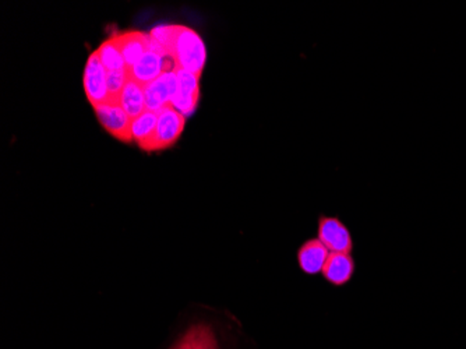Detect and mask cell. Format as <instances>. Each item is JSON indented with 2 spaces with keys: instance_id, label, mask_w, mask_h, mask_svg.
I'll use <instances>...</instances> for the list:
<instances>
[{
  "instance_id": "cell-7",
  "label": "cell",
  "mask_w": 466,
  "mask_h": 349,
  "mask_svg": "<svg viewBox=\"0 0 466 349\" xmlns=\"http://www.w3.org/2000/svg\"><path fill=\"white\" fill-rule=\"evenodd\" d=\"M178 90V74L176 70L165 72L150 84L144 85L146 94L147 110L152 112H160L164 108L170 107V100Z\"/></svg>"
},
{
  "instance_id": "cell-14",
  "label": "cell",
  "mask_w": 466,
  "mask_h": 349,
  "mask_svg": "<svg viewBox=\"0 0 466 349\" xmlns=\"http://www.w3.org/2000/svg\"><path fill=\"white\" fill-rule=\"evenodd\" d=\"M157 121L158 113L149 110L131 121V136H133L134 143L139 144L140 149L146 146L154 136Z\"/></svg>"
},
{
  "instance_id": "cell-2",
  "label": "cell",
  "mask_w": 466,
  "mask_h": 349,
  "mask_svg": "<svg viewBox=\"0 0 466 349\" xmlns=\"http://www.w3.org/2000/svg\"><path fill=\"white\" fill-rule=\"evenodd\" d=\"M186 116L172 107L158 112L157 129L149 143L142 147L144 151H160L172 147L185 131Z\"/></svg>"
},
{
  "instance_id": "cell-11",
  "label": "cell",
  "mask_w": 466,
  "mask_h": 349,
  "mask_svg": "<svg viewBox=\"0 0 466 349\" xmlns=\"http://www.w3.org/2000/svg\"><path fill=\"white\" fill-rule=\"evenodd\" d=\"M328 256H330V250L316 238V239L306 240L299 247L297 263L303 273L307 276H316V274L323 273Z\"/></svg>"
},
{
  "instance_id": "cell-13",
  "label": "cell",
  "mask_w": 466,
  "mask_h": 349,
  "mask_svg": "<svg viewBox=\"0 0 466 349\" xmlns=\"http://www.w3.org/2000/svg\"><path fill=\"white\" fill-rule=\"evenodd\" d=\"M124 112L128 113L131 119H136L147 111L146 94H144V85L137 82L136 80H129L128 84L121 92V100H119Z\"/></svg>"
},
{
  "instance_id": "cell-5",
  "label": "cell",
  "mask_w": 466,
  "mask_h": 349,
  "mask_svg": "<svg viewBox=\"0 0 466 349\" xmlns=\"http://www.w3.org/2000/svg\"><path fill=\"white\" fill-rule=\"evenodd\" d=\"M176 74H178V90L170 100V107L189 118L199 107L201 76L179 69L176 70Z\"/></svg>"
},
{
  "instance_id": "cell-12",
  "label": "cell",
  "mask_w": 466,
  "mask_h": 349,
  "mask_svg": "<svg viewBox=\"0 0 466 349\" xmlns=\"http://www.w3.org/2000/svg\"><path fill=\"white\" fill-rule=\"evenodd\" d=\"M170 349H219L211 325L197 323L183 333Z\"/></svg>"
},
{
  "instance_id": "cell-15",
  "label": "cell",
  "mask_w": 466,
  "mask_h": 349,
  "mask_svg": "<svg viewBox=\"0 0 466 349\" xmlns=\"http://www.w3.org/2000/svg\"><path fill=\"white\" fill-rule=\"evenodd\" d=\"M98 56L102 62L103 67L108 72H115V70L128 69L124 63L123 55H121V49L116 44L115 38L110 37L108 40L103 41L97 49Z\"/></svg>"
},
{
  "instance_id": "cell-1",
  "label": "cell",
  "mask_w": 466,
  "mask_h": 349,
  "mask_svg": "<svg viewBox=\"0 0 466 349\" xmlns=\"http://www.w3.org/2000/svg\"><path fill=\"white\" fill-rule=\"evenodd\" d=\"M170 58L175 62L176 70L201 76L207 63V48L200 34L193 28L179 25Z\"/></svg>"
},
{
  "instance_id": "cell-8",
  "label": "cell",
  "mask_w": 466,
  "mask_h": 349,
  "mask_svg": "<svg viewBox=\"0 0 466 349\" xmlns=\"http://www.w3.org/2000/svg\"><path fill=\"white\" fill-rule=\"evenodd\" d=\"M170 70H176L172 58H164V56L158 55L157 52L149 49L142 58L131 67V76L140 84L147 85Z\"/></svg>"
},
{
  "instance_id": "cell-16",
  "label": "cell",
  "mask_w": 466,
  "mask_h": 349,
  "mask_svg": "<svg viewBox=\"0 0 466 349\" xmlns=\"http://www.w3.org/2000/svg\"><path fill=\"white\" fill-rule=\"evenodd\" d=\"M131 80V70H115V72H108V87H110L111 100L112 102H119L121 92Z\"/></svg>"
},
{
  "instance_id": "cell-9",
  "label": "cell",
  "mask_w": 466,
  "mask_h": 349,
  "mask_svg": "<svg viewBox=\"0 0 466 349\" xmlns=\"http://www.w3.org/2000/svg\"><path fill=\"white\" fill-rule=\"evenodd\" d=\"M129 70L149 51L150 35L142 31H124L113 35Z\"/></svg>"
},
{
  "instance_id": "cell-3",
  "label": "cell",
  "mask_w": 466,
  "mask_h": 349,
  "mask_svg": "<svg viewBox=\"0 0 466 349\" xmlns=\"http://www.w3.org/2000/svg\"><path fill=\"white\" fill-rule=\"evenodd\" d=\"M83 85H84L87 100L90 101L92 108L112 102L110 87H108V70L103 67L97 51L88 56L84 67V76H83Z\"/></svg>"
},
{
  "instance_id": "cell-6",
  "label": "cell",
  "mask_w": 466,
  "mask_h": 349,
  "mask_svg": "<svg viewBox=\"0 0 466 349\" xmlns=\"http://www.w3.org/2000/svg\"><path fill=\"white\" fill-rule=\"evenodd\" d=\"M94 111L98 121L111 136L121 140L123 143L133 141V136H131V121H133V119L124 112L121 103H105V105L94 108Z\"/></svg>"
},
{
  "instance_id": "cell-10",
  "label": "cell",
  "mask_w": 466,
  "mask_h": 349,
  "mask_svg": "<svg viewBox=\"0 0 466 349\" xmlns=\"http://www.w3.org/2000/svg\"><path fill=\"white\" fill-rule=\"evenodd\" d=\"M356 263L352 253H330L323 268V276L334 286H344L354 278Z\"/></svg>"
},
{
  "instance_id": "cell-4",
  "label": "cell",
  "mask_w": 466,
  "mask_h": 349,
  "mask_svg": "<svg viewBox=\"0 0 466 349\" xmlns=\"http://www.w3.org/2000/svg\"><path fill=\"white\" fill-rule=\"evenodd\" d=\"M317 239L330 253H352L354 239L348 227L336 217H320Z\"/></svg>"
}]
</instances>
